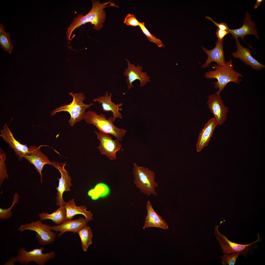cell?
I'll list each match as a JSON object with an SVG mask.
<instances>
[{"instance_id":"cell-14","label":"cell","mask_w":265,"mask_h":265,"mask_svg":"<svg viewBox=\"0 0 265 265\" xmlns=\"http://www.w3.org/2000/svg\"><path fill=\"white\" fill-rule=\"evenodd\" d=\"M236 40L237 50L236 51L232 53V55L234 58L239 59L245 64L256 70H261L265 68L264 65L252 57L249 49L242 46L238 39Z\"/></svg>"},{"instance_id":"cell-6","label":"cell","mask_w":265,"mask_h":265,"mask_svg":"<svg viewBox=\"0 0 265 265\" xmlns=\"http://www.w3.org/2000/svg\"><path fill=\"white\" fill-rule=\"evenodd\" d=\"M258 238L256 241L248 244L237 243L229 240L226 236L220 233L218 229V226L215 227V234L217 240L221 246L222 252L224 253L230 254L238 253L245 257L250 252H252L257 247V243L261 241V238L257 233Z\"/></svg>"},{"instance_id":"cell-31","label":"cell","mask_w":265,"mask_h":265,"mask_svg":"<svg viewBox=\"0 0 265 265\" xmlns=\"http://www.w3.org/2000/svg\"><path fill=\"white\" fill-rule=\"evenodd\" d=\"M124 23L128 26L136 27L139 26L140 22L137 19L135 15L129 13L125 18Z\"/></svg>"},{"instance_id":"cell-28","label":"cell","mask_w":265,"mask_h":265,"mask_svg":"<svg viewBox=\"0 0 265 265\" xmlns=\"http://www.w3.org/2000/svg\"><path fill=\"white\" fill-rule=\"evenodd\" d=\"M139 26L148 40L156 44L159 47H165L164 44L161 40L156 38L149 32L145 26L144 22H140Z\"/></svg>"},{"instance_id":"cell-1","label":"cell","mask_w":265,"mask_h":265,"mask_svg":"<svg viewBox=\"0 0 265 265\" xmlns=\"http://www.w3.org/2000/svg\"><path fill=\"white\" fill-rule=\"evenodd\" d=\"M92 7L90 12L84 15L78 13L67 28L66 35L68 41L71 40V35L75 28L87 23H91L94 29L99 30L103 26L106 17L104 8L109 6L119 7L109 1L101 3L99 0H92Z\"/></svg>"},{"instance_id":"cell-23","label":"cell","mask_w":265,"mask_h":265,"mask_svg":"<svg viewBox=\"0 0 265 265\" xmlns=\"http://www.w3.org/2000/svg\"><path fill=\"white\" fill-rule=\"evenodd\" d=\"M39 215L41 220H51L57 225L61 224L66 220V212L64 205L60 206L52 213L42 212L39 214Z\"/></svg>"},{"instance_id":"cell-24","label":"cell","mask_w":265,"mask_h":265,"mask_svg":"<svg viewBox=\"0 0 265 265\" xmlns=\"http://www.w3.org/2000/svg\"><path fill=\"white\" fill-rule=\"evenodd\" d=\"M77 233L81 240L83 250L86 252L89 245L92 243V239L93 235L92 230L87 225L80 229Z\"/></svg>"},{"instance_id":"cell-4","label":"cell","mask_w":265,"mask_h":265,"mask_svg":"<svg viewBox=\"0 0 265 265\" xmlns=\"http://www.w3.org/2000/svg\"><path fill=\"white\" fill-rule=\"evenodd\" d=\"M84 119L87 123L95 126L100 132L111 134L119 141L122 140L127 131L125 129L119 128L114 125L113 117H110L107 119L105 115H99L90 110L85 113Z\"/></svg>"},{"instance_id":"cell-12","label":"cell","mask_w":265,"mask_h":265,"mask_svg":"<svg viewBox=\"0 0 265 265\" xmlns=\"http://www.w3.org/2000/svg\"><path fill=\"white\" fill-rule=\"evenodd\" d=\"M40 146L37 147L35 145L29 147V151L24 157V158L33 165L39 173L41 183L43 179L41 172L44 165L46 164H51L48 157L40 150Z\"/></svg>"},{"instance_id":"cell-19","label":"cell","mask_w":265,"mask_h":265,"mask_svg":"<svg viewBox=\"0 0 265 265\" xmlns=\"http://www.w3.org/2000/svg\"><path fill=\"white\" fill-rule=\"evenodd\" d=\"M218 123L214 118L210 119L200 132L196 143L197 152H200L208 143Z\"/></svg>"},{"instance_id":"cell-13","label":"cell","mask_w":265,"mask_h":265,"mask_svg":"<svg viewBox=\"0 0 265 265\" xmlns=\"http://www.w3.org/2000/svg\"><path fill=\"white\" fill-rule=\"evenodd\" d=\"M126 60L127 62L128 68L125 69L124 75L127 77L126 80L128 85V90L134 87L132 83L137 80H140V87L145 86L147 82L150 81V78L146 72L142 71L143 68L142 66L138 64L137 66L131 64L127 59Z\"/></svg>"},{"instance_id":"cell-27","label":"cell","mask_w":265,"mask_h":265,"mask_svg":"<svg viewBox=\"0 0 265 265\" xmlns=\"http://www.w3.org/2000/svg\"><path fill=\"white\" fill-rule=\"evenodd\" d=\"M0 185L1 187L4 179L8 178L9 176L5 163L6 155L1 148H0Z\"/></svg>"},{"instance_id":"cell-5","label":"cell","mask_w":265,"mask_h":265,"mask_svg":"<svg viewBox=\"0 0 265 265\" xmlns=\"http://www.w3.org/2000/svg\"><path fill=\"white\" fill-rule=\"evenodd\" d=\"M133 174L134 184L141 193L148 196L157 195L156 189L158 185L155 181V173L153 171L144 167L138 166L135 163Z\"/></svg>"},{"instance_id":"cell-2","label":"cell","mask_w":265,"mask_h":265,"mask_svg":"<svg viewBox=\"0 0 265 265\" xmlns=\"http://www.w3.org/2000/svg\"><path fill=\"white\" fill-rule=\"evenodd\" d=\"M213 68L215 70L206 72L204 76L207 79L217 80L214 83V88L218 89L216 93L220 94L229 82H233L238 84L242 80L239 78L243 77V76L234 69L231 59L224 66L215 64Z\"/></svg>"},{"instance_id":"cell-15","label":"cell","mask_w":265,"mask_h":265,"mask_svg":"<svg viewBox=\"0 0 265 265\" xmlns=\"http://www.w3.org/2000/svg\"><path fill=\"white\" fill-rule=\"evenodd\" d=\"M3 128V130L1 131V134L0 136L13 149L19 161H21L22 158L28 152L29 147L27 145L21 144L15 139L6 123L4 125Z\"/></svg>"},{"instance_id":"cell-21","label":"cell","mask_w":265,"mask_h":265,"mask_svg":"<svg viewBox=\"0 0 265 265\" xmlns=\"http://www.w3.org/2000/svg\"><path fill=\"white\" fill-rule=\"evenodd\" d=\"M146 209L147 214L143 229L151 227H157L164 229L168 228L167 223L155 212L149 201L146 203Z\"/></svg>"},{"instance_id":"cell-33","label":"cell","mask_w":265,"mask_h":265,"mask_svg":"<svg viewBox=\"0 0 265 265\" xmlns=\"http://www.w3.org/2000/svg\"><path fill=\"white\" fill-rule=\"evenodd\" d=\"M229 32L228 30L220 29L218 28L216 34L218 38V40L221 41L224 40L225 36Z\"/></svg>"},{"instance_id":"cell-9","label":"cell","mask_w":265,"mask_h":265,"mask_svg":"<svg viewBox=\"0 0 265 265\" xmlns=\"http://www.w3.org/2000/svg\"><path fill=\"white\" fill-rule=\"evenodd\" d=\"M100 143L97 147L102 154L106 155L107 157L112 160L117 159L116 153L121 148L122 145L117 139L113 140L108 133L100 132H94Z\"/></svg>"},{"instance_id":"cell-3","label":"cell","mask_w":265,"mask_h":265,"mask_svg":"<svg viewBox=\"0 0 265 265\" xmlns=\"http://www.w3.org/2000/svg\"><path fill=\"white\" fill-rule=\"evenodd\" d=\"M69 94L73 97L72 102L68 104L63 105L58 108H56L51 112L50 114L51 116H53L56 113L61 111L68 112L70 117L68 123L72 126L75 124L85 119L86 110L94 104L91 103L87 104L83 103L85 97L80 93L74 94L71 92Z\"/></svg>"},{"instance_id":"cell-8","label":"cell","mask_w":265,"mask_h":265,"mask_svg":"<svg viewBox=\"0 0 265 265\" xmlns=\"http://www.w3.org/2000/svg\"><path fill=\"white\" fill-rule=\"evenodd\" d=\"M41 220L36 222L21 225L17 230L22 232L29 230L36 232L35 237L38 238L39 243L43 246L53 243L55 240L56 234L51 229L50 225L43 224Z\"/></svg>"},{"instance_id":"cell-30","label":"cell","mask_w":265,"mask_h":265,"mask_svg":"<svg viewBox=\"0 0 265 265\" xmlns=\"http://www.w3.org/2000/svg\"><path fill=\"white\" fill-rule=\"evenodd\" d=\"M240 254L238 253H232L230 254L224 253L221 256V262L223 265H234L236 260Z\"/></svg>"},{"instance_id":"cell-20","label":"cell","mask_w":265,"mask_h":265,"mask_svg":"<svg viewBox=\"0 0 265 265\" xmlns=\"http://www.w3.org/2000/svg\"><path fill=\"white\" fill-rule=\"evenodd\" d=\"M111 93L109 95L108 92L106 91L104 95L94 99L93 101L98 102L99 104L101 105L102 110L103 112H112L115 121L117 118H122L121 114L119 111H122V108H119V107L121 106L123 104L121 103L116 105L112 102L111 101Z\"/></svg>"},{"instance_id":"cell-22","label":"cell","mask_w":265,"mask_h":265,"mask_svg":"<svg viewBox=\"0 0 265 265\" xmlns=\"http://www.w3.org/2000/svg\"><path fill=\"white\" fill-rule=\"evenodd\" d=\"M74 200L71 199L66 202L64 205L66 212V220L72 219L75 215L81 214L84 215L89 221L92 220L93 215L91 211H87V208L84 206H76Z\"/></svg>"},{"instance_id":"cell-34","label":"cell","mask_w":265,"mask_h":265,"mask_svg":"<svg viewBox=\"0 0 265 265\" xmlns=\"http://www.w3.org/2000/svg\"><path fill=\"white\" fill-rule=\"evenodd\" d=\"M16 262H17L16 257L13 256L10 258L6 262L2 265H14Z\"/></svg>"},{"instance_id":"cell-17","label":"cell","mask_w":265,"mask_h":265,"mask_svg":"<svg viewBox=\"0 0 265 265\" xmlns=\"http://www.w3.org/2000/svg\"><path fill=\"white\" fill-rule=\"evenodd\" d=\"M245 17L243 20V24L240 28L236 29L229 28L228 30L232 37L235 39L238 37H241L244 40V36L247 35H253L258 39L259 38L257 31L254 22L251 19V15L247 12L245 13Z\"/></svg>"},{"instance_id":"cell-7","label":"cell","mask_w":265,"mask_h":265,"mask_svg":"<svg viewBox=\"0 0 265 265\" xmlns=\"http://www.w3.org/2000/svg\"><path fill=\"white\" fill-rule=\"evenodd\" d=\"M44 250L43 247L41 246L28 252L25 248L20 247L17 251V262L27 265L30 262L33 261L38 265H44L50 259L54 258L56 253L54 251H52L43 253Z\"/></svg>"},{"instance_id":"cell-18","label":"cell","mask_w":265,"mask_h":265,"mask_svg":"<svg viewBox=\"0 0 265 265\" xmlns=\"http://www.w3.org/2000/svg\"><path fill=\"white\" fill-rule=\"evenodd\" d=\"M88 222L83 217H80L74 220L67 219L59 225L51 226L50 228L53 231L60 232L58 235V237H59L66 232L77 233L80 229L87 225Z\"/></svg>"},{"instance_id":"cell-26","label":"cell","mask_w":265,"mask_h":265,"mask_svg":"<svg viewBox=\"0 0 265 265\" xmlns=\"http://www.w3.org/2000/svg\"><path fill=\"white\" fill-rule=\"evenodd\" d=\"M3 25L0 23V44L4 51L11 53L13 49L9 33L5 32Z\"/></svg>"},{"instance_id":"cell-29","label":"cell","mask_w":265,"mask_h":265,"mask_svg":"<svg viewBox=\"0 0 265 265\" xmlns=\"http://www.w3.org/2000/svg\"><path fill=\"white\" fill-rule=\"evenodd\" d=\"M19 196L17 193H15L13 195V200L11 206L9 208L3 209L0 208V219L2 220H5L9 218L12 215L11 210L15 204L18 201Z\"/></svg>"},{"instance_id":"cell-16","label":"cell","mask_w":265,"mask_h":265,"mask_svg":"<svg viewBox=\"0 0 265 265\" xmlns=\"http://www.w3.org/2000/svg\"><path fill=\"white\" fill-rule=\"evenodd\" d=\"M223 40H218L216 42L215 47L211 50H208L202 47V50L207 55L208 57L205 63L201 66L202 68L208 67L212 62H215L218 66H223L226 64L227 62L225 59L223 50Z\"/></svg>"},{"instance_id":"cell-32","label":"cell","mask_w":265,"mask_h":265,"mask_svg":"<svg viewBox=\"0 0 265 265\" xmlns=\"http://www.w3.org/2000/svg\"><path fill=\"white\" fill-rule=\"evenodd\" d=\"M206 18L212 22L218 27V28L220 29L228 30L229 28L228 25L226 23H217L214 21L211 17L209 16H206Z\"/></svg>"},{"instance_id":"cell-11","label":"cell","mask_w":265,"mask_h":265,"mask_svg":"<svg viewBox=\"0 0 265 265\" xmlns=\"http://www.w3.org/2000/svg\"><path fill=\"white\" fill-rule=\"evenodd\" d=\"M207 104L218 125L222 124L226 120L229 108L224 105L220 94L215 93L208 96Z\"/></svg>"},{"instance_id":"cell-35","label":"cell","mask_w":265,"mask_h":265,"mask_svg":"<svg viewBox=\"0 0 265 265\" xmlns=\"http://www.w3.org/2000/svg\"><path fill=\"white\" fill-rule=\"evenodd\" d=\"M264 0H257L256 3L254 6L255 9H257L258 7L260 5L261 2Z\"/></svg>"},{"instance_id":"cell-25","label":"cell","mask_w":265,"mask_h":265,"mask_svg":"<svg viewBox=\"0 0 265 265\" xmlns=\"http://www.w3.org/2000/svg\"><path fill=\"white\" fill-rule=\"evenodd\" d=\"M109 192L110 190L108 186L104 183H100L97 184L94 188L90 190L88 194L92 199L95 200L100 197H106L109 194Z\"/></svg>"},{"instance_id":"cell-10","label":"cell","mask_w":265,"mask_h":265,"mask_svg":"<svg viewBox=\"0 0 265 265\" xmlns=\"http://www.w3.org/2000/svg\"><path fill=\"white\" fill-rule=\"evenodd\" d=\"M66 164L65 163H62L53 161L51 162V165L58 169L61 174V177L59 179L58 186L56 189L57 192L55 198L56 205L59 207L64 205L66 203L63 198L64 192L70 191V187L72 185L71 177L65 168Z\"/></svg>"}]
</instances>
